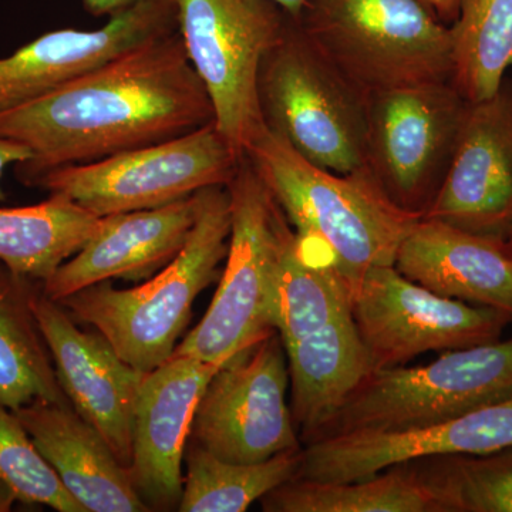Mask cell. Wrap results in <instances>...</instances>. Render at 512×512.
Listing matches in <instances>:
<instances>
[{"label": "cell", "instance_id": "obj_1", "mask_svg": "<svg viewBox=\"0 0 512 512\" xmlns=\"http://www.w3.org/2000/svg\"><path fill=\"white\" fill-rule=\"evenodd\" d=\"M214 120L178 29L114 57L32 103L0 114V137L28 148V187L57 168L103 160Z\"/></svg>", "mask_w": 512, "mask_h": 512}, {"label": "cell", "instance_id": "obj_2", "mask_svg": "<svg viewBox=\"0 0 512 512\" xmlns=\"http://www.w3.org/2000/svg\"><path fill=\"white\" fill-rule=\"evenodd\" d=\"M245 157L296 235L328 252L352 295L367 272L394 266L400 244L423 217L396 204L369 168L322 170L268 126Z\"/></svg>", "mask_w": 512, "mask_h": 512}, {"label": "cell", "instance_id": "obj_3", "mask_svg": "<svg viewBox=\"0 0 512 512\" xmlns=\"http://www.w3.org/2000/svg\"><path fill=\"white\" fill-rule=\"evenodd\" d=\"M231 224L228 187L204 188L194 227L170 264L136 288L100 282L59 303L76 322L92 325L109 340L128 365L153 372L173 356L195 299L220 275Z\"/></svg>", "mask_w": 512, "mask_h": 512}, {"label": "cell", "instance_id": "obj_4", "mask_svg": "<svg viewBox=\"0 0 512 512\" xmlns=\"http://www.w3.org/2000/svg\"><path fill=\"white\" fill-rule=\"evenodd\" d=\"M296 22L365 97L451 82L450 26L419 0H308Z\"/></svg>", "mask_w": 512, "mask_h": 512}, {"label": "cell", "instance_id": "obj_5", "mask_svg": "<svg viewBox=\"0 0 512 512\" xmlns=\"http://www.w3.org/2000/svg\"><path fill=\"white\" fill-rule=\"evenodd\" d=\"M512 399V338L447 350L427 365L372 370L311 441L421 429Z\"/></svg>", "mask_w": 512, "mask_h": 512}, {"label": "cell", "instance_id": "obj_6", "mask_svg": "<svg viewBox=\"0 0 512 512\" xmlns=\"http://www.w3.org/2000/svg\"><path fill=\"white\" fill-rule=\"evenodd\" d=\"M259 100L266 126L309 163L336 174L367 167L366 97L289 20L262 63Z\"/></svg>", "mask_w": 512, "mask_h": 512}, {"label": "cell", "instance_id": "obj_7", "mask_svg": "<svg viewBox=\"0 0 512 512\" xmlns=\"http://www.w3.org/2000/svg\"><path fill=\"white\" fill-rule=\"evenodd\" d=\"M227 187L232 214L227 265L204 318L173 353L217 366L275 332L281 208L247 157Z\"/></svg>", "mask_w": 512, "mask_h": 512}, {"label": "cell", "instance_id": "obj_8", "mask_svg": "<svg viewBox=\"0 0 512 512\" xmlns=\"http://www.w3.org/2000/svg\"><path fill=\"white\" fill-rule=\"evenodd\" d=\"M177 29L214 109V123L245 157L266 123L262 63L291 18L269 0H175Z\"/></svg>", "mask_w": 512, "mask_h": 512}, {"label": "cell", "instance_id": "obj_9", "mask_svg": "<svg viewBox=\"0 0 512 512\" xmlns=\"http://www.w3.org/2000/svg\"><path fill=\"white\" fill-rule=\"evenodd\" d=\"M239 157L214 120L181 136L57 168L36 188L63 194L97 217L153 210L208 187H227Z\"/></svg>", "mask_w": 512, "mask_h": 512}, {"label": "cell", "instance_id": "obj_10", "mask_svg": "<svg viewBox=\"0 0 512 512\" xmlns=\"http://www.w3.org/2000/svg\"><path fill=\"white\" fill-rule=\"evenodd\" d=\"M468 104L450 80L366 97L367 168L404 210L426 212L446 174Z\"/></svg>", "mask_w": 512, "mask_h": 512}, {"label": "cell", "instance_id": "obj_11", "mask_svg": "<svg viewBox=\"0 0 512 512\" xmlns=\"http://www.w3.org/2000/svg\"><path fill=\"white\" fill-rule=\"evenodd\" d=\"M288 359L278 332L220 366L205 387L190 440L232 463H261L301 448L286 402Z\"/></svg>", "mask_w": 512, "mask_h": 512}, {"label": "cell", "instance_id": "obj_12", "mask_svg": "<svg viewBox=\"0 0 512 512\" xmlns=\"http://www.w3.org/2000/svg\"><path fill=\"white\" fill-rule=\"evenodd\" d=\"M352 315L373 370L403 366L427 352L497 342L512 318L495 309L444 298L379 266L352 295Z\"/></svg>", "mask_w": 512, "mask_h": 512}, {"label": "cell", "instance_id": "obj_13", "mask_svg": "<svg viewBox=\"0 0 512 512\" xmlns=\"http://www.w3.org/2000/svg\"><path fill=\"white\" fill-rule=\"evenodd\" d=\"M423 217L505 239L512 237V82L468 104L453 156Z\"/></svg>", "mask_w": 512, "mask_h": 512}, {"label": "cell", "instance_id": "obj_14", "mask_svg": "<svg viewBox=\"0 0 512 512\" xmlns=\"http://www.w3.org/2000/svg\"><path fill=\"white\" fill-rule=\"evenodd\" d=\"M512 448V399L433 424L400 431L338 434L306 443L295 478L348 483L397 464Z\"/></svg>", "mask_w": 512, "mask_h": 512}, {"label": "cell", "instance_id": "obj_15", "mask_svg": "<svg viewBox=\"0 0 512 512\" xmlns=\"http://www.w3.org/2000/svg\"><path fill=\"white\" fill-rule=\"evenodd\" d=\"M33 308L67 400L99 431L120 463L130 467L134 412L147 373L121 359L97 330L80 329L70 313L47 298L43 289Z\"/></svg>", "mask_w": 512, "mask_h": 512}, {"label": "cell", "instance_id": "obj_16", "mask_svg": "<svg viewBox=\"0 0 512 512\" xmlns=\"http://www.w3.org/2000/svg\"><path fill=\"white\" fill-rule=\"evenodd\" d=\"M177 30L175 0H143L99 29H59L0 57V114L32 103L165 33Z\"/></svg>", "mask_w": 512, "mask_h": 512}, {"label": "cell", "instance_id": "obj_17", "mask_svg": "<svg viewBox=\"0 0 512 512\" xmlns=\"http://www.w3.org/2000/svg\"><path fill=\"white\" fill-rule=\"evenodd\" d=\"M218 369L192 357L171 356L144 376L134 412L128 473L150 511H178L180 507L192 420Z\"/></svg>", "mask_w": 512, "mask_h": 512}, {"label": "cell", "instance_id": "obj_18", "mask_svg": "<svg viewBox=\"0 0 512 512\" xmlns=\"http://www.w3.org/2000/svg\"><path fill=\"white\" fill-rule=\"evenodd\" d=\"M198 192L153 210L101 218L96 234L43 282V293L60 302L100 282L147 281L184 247L197 218Z\"/></svg>", "mask_w": 512, "mask_h": 512}, {"label": "cell", "instance_id": "obj_19", "mask_svg": "<svg viewBox=\"0 0 512 512\" xmlns=\"http://www.w3.org/2000/svg\"><path fill=\"white\" fill-rule=\"evenodd\" d=\"M394 268L429 291L512 318V245L421 217L400 244Z\"/></svg>", "mask_w": 512, "mask_h": 512}, {"label": "cell", "instance_id": "obj_20", "mask_svg": "<svg viewBox=\"0 0 512 512\" xmlns=\"http://www.w3.org/2000/svg\"><path fill=\"white\" fill-rule=\"evenodd\" d=\"M66 490L87 512H150L107 441L72 404L35 400L13 410Z\"/></svg>", "mask_w": 512, "mask_h": 512}, {"label": "cell", "instance_id": "obj_21", "mask_svg": "<svg viewBox=\"0 0 512 512\" xmlns=\"http://www.w3.org/2000/svg\"><path fill=\"white\" fill-rule=\"evenodd\" d=\"M291 410L301 440L308 443L373 370L352 311L286 346Z\"/></svg>", "mask_w": 512, "mask_h": 512}, {"label": "cell", "instance_id": "obj_22", "mask_svg": "<svg viewBox=\"0 0 512 512\" xmlns=\"http://www.w3.org/2000/svg\"><path fill=\"white\" fill-rule=\"evenodd\" d=\"M42 289L0 262V403L10 410L35 400L70 404L33 308Z\"/></svg>", "mask_w": 512, "mask_h": 512}, {"label": "cell", "instance_id": "obj_23", "mask_svg": "<svg viewBox=\"0 0 512 512\" xmlns=\"http://www.w3.org/2000/svg\"><path fill=\"white\" fill-rule=\"evenodd\" d=\"M101 218L63 194L26 207L0 208V262L45 282L96 234Z\"/></svg>", "mask_w": 512, "mask_h": 512}, {"label": "cell", "instance_id": "obj_24", "mask_svg": "<svg viewBox=\"0 0 512 512\" xmlns=\"http://www.w3.org/2000/svg\"><path fill=\"white\" fill-rule=\"evenodd\" d=\"M266 512H439L413 463L348 483L291 478L261 498Z\"/></svg>", "mask_w": 512, "mask_h": 512}, {"label": "cell", "instance_id": "obj_25", "mask_svg": "<svg viewBox=\"0 0 512 512\" xmlns=\"http://www.w3.org/2000/svg\"><path fill=\"white\" fill-rule=\"evenodd\" d=\"M450 32L451 83L468 103L491 99L512 67V0H461Z\"/></svg>", "mask_w": 512, "mask_h": 512}, {"label": "cell", "instance_id": "obj_26", "mask_svg": "<svg viewBox=\"0 0 512 512\" xmlns=\"http://www.w3.org/2000/svg\"><path fill=\"white\" fill-rule=\"evenodd\" d=\"M301 450H289L261 463L221 460L188 440L180 512H244L255 501L295 477Z\"/></svg>", "mask_w": 512, "mask_h": 512}, {"label": "cell", "instance_id": "obj_27", "mask_svg": "<svg viewBox=\"0 0 512 512\" xmlns=\"http://www.w3.org/2000/svg\"><path fill=\"white\" fill-rule=\"evenodd\" d=\"M439 512H512V448L410 461Z\"/></svg>", "mask_w": 512, "mask_h": 512}, {"label": "cell", "instance_id": "obj_28", "mask_svg": "<svg viewBox=\"0 0 512 512\" xmlns=\"http://www.w3.org/2000/svg\"><path fill=\"white\" fill-rule=\"evenodd\" d=\"M0 483L16 501L59 512H87L66 490L56 471L37 450L13 410L0 403Z\"/></svg>", "mask_w": 512, "mask_h": 512}, {"label": "cell", "instance_id": "obj_29", "mask_svg": "<svg viewBox=\"0 0 512 512\" xmlns=\"http://www.w3.org/2000/svg\"><path fill=\"white\" fill-rule=\"evenodd\" d=\"M30 158L28 148L8 138L0 137V202L6 200L5 191L2 188V177L9 165L25 163Z\"/></svg>", "mask_w": 512, "mask_h": 512}, {"label": "cell", "instance_id": "obj_30", "mask_svg": "<svg viewBox=\"0 0 512 512\" xmlns=\"http://www.w3.org/2000/svg\"><path fill=\"white\" fill-rule=\"evenodd\" d=\"M143 0H82L84 9L94 18H110Z\"/></svg>", "mask_w": 512, "mask_h": 512}, {"label": "cell", "instance_id": "obj_31", "mask_svg": "<svg viewBox=\"0 0 512 512\" xmlns=\"http://www.w3.org/2000/svg\"><path fill=\"white\" fill-rule=\"evenodd\" d=\"M447 26L453 25L460 10L461 0H419Z\"/></svg>", "mask_w": 512, "mask_h": 512}, {"label": "cell", "instance_id": "obj_32", "mask_svg": "<svg viewBox=\"0 0 512 512\" xmlns=\"http://www.w3.org/2000/svg\"><path fill=\"white\" fill-rule=\"evenodd\" d=\"M269 2L275 3L279 9L284 10L289 18L298 20L301 18L303 9H305L308 0H269Z\"/></svg>", "mask_w": 512, "mask_h": 512}, {"label": "cell", "instance_id": "obj_33", "mask_svg": "<svg viewBox=\"0 0 512 512\" xmlns=\"http://www.w3.org/2000/svg\"><path fill=\"white\" fill-rule=\"evenodd\" d=\"M15 503V495L5 484L0 483V512H9Z\"/></svg>", "mask_w": 512, "mask_h": 512}, {"label": "cell", "instance_id": "obj_34", "mask_svg": "<svg viewBox=\"0 0 512 512\" xmlns=\"http://www.w3.org/2000/svg\"><path fill=\"white\" fill-rule=\"evenodd\" d=\"M510 242H511V245H512V237H511V239H510Z\"/></svg>", "mask_w": 512, "mask_h": 512}]
</instances>
